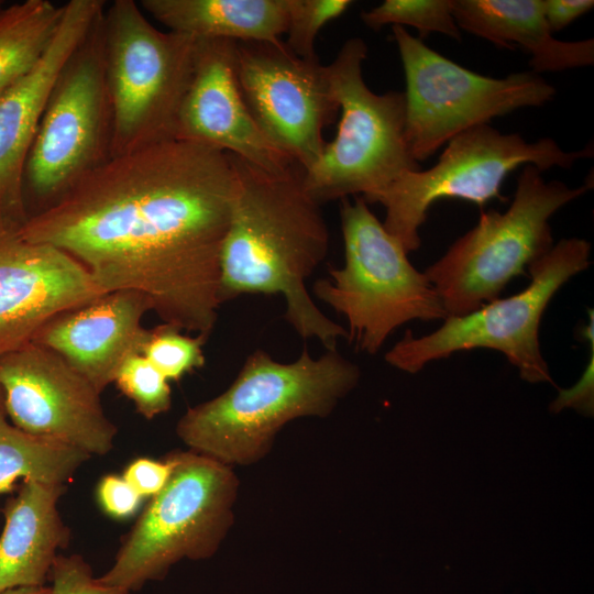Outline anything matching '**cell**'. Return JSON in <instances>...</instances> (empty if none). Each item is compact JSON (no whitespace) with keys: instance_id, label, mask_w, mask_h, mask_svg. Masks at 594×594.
<instances>
[{"instance_id":"cell-3","label":"cell","mask_w":594,"mask_h":594,"mask_svg":"<svg viewBox=\"0 0 594 594\" xmlns=\"http://www.w3.org/2000/svg\"><path fill=\"white\" fill-rule=\"evenodd\" d=\"M360 376L337 349L314 359L305 348L290 363L258 349L223 393L186 410L176 435L189 450L220 463L252 465L271 452L287 422L329 416Z\"/></svg>"},{"instance_id":"cell-6","label":"cell","mask_w":594,"mask_h":594,"mask_svg":"<svg viewBox=\"0 0 594 594\" xmlns=\"http://www.w3.org/2000/svg\"><path fill=\"white\" fill-rule=\"evenodd\" d=\"M343 267L318 279L316 297L348 321V339L356 349L376 353L388 336L411 320H439L447 314L425 273L384 228L361 196L341 199Z\"/></svg>"},{"instance_id":"cell-7","label":"cell","mask_w":594,"mask_h":594,"mask_svg":"<svg viewBox=\"0 0 594 594\" xmlns=\"http://www.w3.org/2000/svg\"><path fill=\"white\" fill-rule=\"evenodd\" d=\"M590 185L571 188L546 182L541 170L525 165L505 212H481L477 224L460 237L425 275L448 316H463L498 298L553 246L550 218L581 197Z\"/></svg>"},{"instance_id":"cell-18","label":"cell","mask_w":594,"mask_h":594,"mask_svg":"<svg viewBox=\"0 0 594 594\" xmlns=\"http://www.w3.org/2000/svg\"><path fill=\"white\" fill-rule=\"evenodd\" d=\"M147 311L151 305L138 292L106 293L52 318L32 341L59 354L101 394L123 361L141 353L148 332L141 321Z\"/></svg>"},{"instance_id":"cell-14","label":"cell","mask_w":594,"mask_h":594,"mask_svg":"<svg viewBox=\"0 0 594 594\" xmlns=\"http://www.w3.org/2000/svg\"><path fill=\"white\" fill-rule=\"evenodd\" d=\"M0 386L7 418L19 429L91 457L113 449L118 428L101 394L56 352L31 340L0 354Z\"/></svg>"},{"instance_id":"cell-35","label":"cell","mask_w":594,"mask_h":594,"mask_svg":"<svg viewBox=\"0 0 594 594\" xmlns=\"http://www.w3.org/2000/svg\"><path fill=\"white\" fill-rule=\"evenodd\" d=\"M2 3L3 2L0 0V10L4 7Z\"/></svg>"},{"instance_id":"cell-31","label":"cell","mask_w":594,"mask_h":594,"mask_svg":"<svg viewBox=\"0 0 594 594\" xmlns=\"http://www.w3.org/2000/svg\"><path fill=\"white\" fill-rule=\"evenodd\" d=\"M594 341H591V359L580 381L569 389H561L559 396L551 403V413L558 414L563 408L572 407L585 416L594 411Z\"/></svg>"},{"instance_id":"cell-13","label":"cell","mask_w":594,"mask_h":594,"mask_svg":"<svg viewBox=\"0 0 594 594\" xmlns=\"http://www.w3.org/2000/svg\"><path fill=\"white\" fill-rule=\"evenodd\" d=\"M234 69L242 97L265 135L304 172L320 157L323 130L336 118L327 66L277 42H235Z\"/></svg>"},{"instance_id":"cell-25","label":"cell","mask_w":594,"mask_h":594,"mask_svg":"<svg viewBox=\"0 0 594 594\" xmlns=\"http://www.w3.org/2000/svg\"><path fill=\"white\" fill-rule=\"evenodd\" d=\"M208 338L190 337L182 330L162 323L148 330L142 345L143 354L168 381H179L205 365L202 346Z\"/></svg>"},{"instance_id":"cell-32","label":"cell","mask_w":594,"mask_h":594,"mask_svg":"<svg viewBox=\"0 0 594 594\" xmlns=\"http://www.w3.org/2000/svg\"><path fill=\"white\" fill-rule=\"evenodd\" d=\"M593 7V0H543L544 19L552 34L571 24Z\"/></svg>"},{"instance_id":"cell-5","label":"cell","mask_w":594,"mask_h":594,"mask_svg":"<svg viewBox=\"0 0 594 594\" xmlns=\"http://www.w3.org/2000/svg\"><path fill=\"white\" fill-rule=\"evenodd\" d=\"M101 31L111 157L175 140L198 38L156 29L133 0L106 6Z\"/></svg>"},{"instance_id":"cell-1","label":"cell","mask_w":594,"mask_h":594,"mask_svg":"<svg viewBox=\"0 0 594 594\" xmlns=\"http://www.w3.org/2000/svg\"><path fill=\"white\" fill-rule=\"evenodd\" d=\"M238 191L231 154L168 140L111 157L18 232L70 255L103 294L138 292L163 323L208 338Z\"/></svg>"},{"instance_id":"cell-21","label":"cell","mask_w":594,"mask_h":594,"mask_svg":"<svg viewBox=\"0 0 594 594\" xmlns=\"http://www.w3.org/2000/svg\"><path fill=\"white\" fill-rule=\"evenodd\" d=\"M168 31L197 38L277 42L286 33L287 0H141Z\"/></svg>"},{"instance_id":"cell-2","label":"cell","mask_w":594,"mask_h":594,"mask_svg":"<svg viewBox=\"0 0 594 594\" xmlns=\"http://www.w3.org/2000/svg\"><path fill=\"white\" fill-rule=\"evenodd\" d=\"M231 156L239 191L220 252V302L280 294L285 319L302 339L337 349L348 330L329 319L306 288L327 255L329 231L320 204L304 187V170L272 173Z\"/></svg>"},{"instance_id":"cell-26","label":"cell","mask_w":594,"mask_h":594,"mask_svg":"<svg viewBox=\"0 0 594 594\" xmlns=\"http://www.w3.org/2000/svg\"><path fill=\"white\" fill-rule=\"evenodd\" d=\"M169 381L141 353L121 364L114 384L146 419L164 414L172 406Z\"/></svg>"},{"instance_id":"cell-28","label":"cell","mask_w":594,"mask_h":594,"mask_svg":"<svg viewBox=\"0 0 594 594\" xmlns=\"http://www.w3.org/2000/svg\"><path fill=\"white\" fill-rule=\"evenodd\" d=\"M47 594H130L128 590L102 583L94 576L87 561L79 554L56 558Z\"/></svg>"},{"instance_id":"cell-23","label":"cell","mask_w":594,"mask_h":594,"mask_svg":"<svg viewBox=\"0 0 594 594\" xmlns=\"http://www.w3.org/2000/svg\"><path fill=\"white\" fill-rule=\"evenodd\" d=\"M64 4L25 0L0 10V94L26 74L51 43Z\"/></svg>"},{"instance_id":"cell-17","label":"cell","mask_w":594,"mask_h":594,"mask_svg":"<svg viewBox=\"0 0 594 594\" xmlns=\"http://www.w3.org/2000/svg\"><path fill=\"white\" fill-rule=\"evenodd\" d=\"M103 293L62 250L0 229V354L33 339L52 318Z\"/></svg>"},{"instance_id":"cell-29","label":"cell","mask_w":594,"mask_h":594,"mask_svg":"<svg viewBox=\"0 0 594 594\" xmlns=\"http://www.w3.org/2000/svg\"><path fill=\"white\" fill-rule=\"evenodd\" d=\"M143 497L125 481L116 474L105 475L97 486V501L100 508L110 517L124 519L133 516Z\"/></svg>"},{"instance_id":"cell-19","label":"cell","mask_w":594,"mask_h":594,"mask_svg":"<svg viewBox=\"0 0 594 594\" xmlns=\"http://www.w3.org/2000/svg\"><path fill=\"white\" fill-rule=\"evenodd\" d=\"M65 490V485L23 481L16 496L6 505L0 536V593L45 586L57 551L67 547L70 537L58 510Z\"/></svg>"},{"instance_id":"cell-16","label":"cell","mask_w":594,"mask_h":594,"mask_svg":"<svg viewBox=\"0 0 594 594\" xmlns=\"http://www.w3.org/2000/svg\"><path fill=\"white\" fill-rule=\"evenodd\" d=\"M102 0L64 3L56 32L35 65L0 94V228L19 230L29 213L26 157L57 78L103 11Z\"/></svg>"},{"instance_id":"cell-12","label":"cell","mask_w":594,"mask_h":594,"mask_svg":"<svg viewBox=\"0 0 594 594\" xmlns=\"http://www.w3.org/2000/svg\"><path fill=\"white\" fill-rule=\"evenodd\" d=\"M102 12L57 78L26 157L24 199L31 194L40 204L37 211L111 158Z\"/></svg>"},{"instance_id":"cell-24","label":"cell","mask_w":594,"mask_h":594,"mask_svg":"<svg viewBox=\"0 0 594 594\" xmlns=\"http://www.w3.org/2000/svg\"><path fill=\"white\" fill-rule=\"evenodd\" d=\"M363 23L378 31L387 24L413 26L419 38L440 33L461 41L462 34L453 16V0H385L371 10L362 11Z\"/></svg>"},{"instance_id":"cell-34","label":"cell","mask_w":594,"mask_h":594,"mask_svg":"<svg viewBox=\"0 0 594 594\" xmlns=\"http://www.w3.org/2000/svg\"><path fill=\"white\" fill-rule=\"evenodd\" d=\"M1 418H7V415H6V407H4V396L0 386V419Z\"/></svg>"},{"instance_id":"cell-9","label":"cell","mask_w":594,"mask_h":594,"mask_svg":"<svg viewBox=\"0 0 594 594\" xmlns=\"http://www.w3.org/2000/svg\"><path fill=\"white\" fill-rule=\"evenodd\" d=\"M592 156V145L569 152L551 138L527 142L519 134L481 124L452 138L429 169L404 173L364 200L385 208V230L409 253L419 249V228L437 200L462 199L482 209L491 200L507 201L502 184L521 165H534L541 172L554 166L570 168Z\"/></svg>"},{"instance_id":"cell-10","label":"cell","mask_w":594,"mask_h":594,"mask_svg":"<svg viewBox=\"0 0 594 594\" xmlns=\"http://www.w3.org/2000/svg\"><path fill=\"white\" fill-rule=\"evenodd\" d=\"M590 255L586 240H560L528 267L530 283L524 290L470 314L448 316L439 329L420 338L408 330L385 354V361L398 370L417 373L427 363L455 352L492 349L503 353L522 380L553 384L540 350L541 317L561 286L588 267Z\"/></svg>"},{"instance_id":"cell-22","label":"cell","mask_w":594,"mask_h":594,"mask_svg":"<svg viewBox=\"0 0 594 594\" xmlns=\"http://www.w3.org/2000/svg\"><path fill=\"white\" fill-rule=\"evenodd\" d=\"M67 443L29 433L0 419V494L19 479L65 485L90 458Z\"/></svg>"},{"instance_id":"cell-4","label":"cell","mask_w":594,"mask_h":594,"mask_svg":"<svg viewBox=\"0 0 594 594\" xmlns=\"http://www.w3.org/2000/svg\"><path fill=\"white\" fill-rule=\"evenodd\" d=\"M172 475L152 497L99 581L129 592L163 580L183 559L205 560L234 522L239 479L232 466L191 450L168 455Z\"/></svg>"},{"instance_id":"cell-20","label":"cell","mask_w":594,"mask_h":594,"mask_svg":"<svg viewBox=\"0 0 594 594\" xmlns=\"http://www.w3.org/2000/svg\"><path fill=\"white\" fill-rule=\"evenodd\" d=\"M460 30L503 48L530 55L535 74L562 72L594 63V40L553 37L543 13V0H453Z\"/></svg>"},{"instance_id":"cell-33","label":"cell","mask_w":594,"mask_h":594,"mask_svg":"<svg viewBox=\"0 0 594 594\" xmlns=\"http://www.w3.org/2000/svg\"><path fill=\"white\" fill-rule=\"evenodd\" d=\"M50 587L40 586V587H15L7 590L0 594H47Z\"/></svg>"},{"instance_id":"cell-8","label":"cell","mask_w":594,"mask_h":594,"mask_svg":"<svg viewBox=\"0 0 594 594\" xmlns=\"http://www.w3.org/2000/svg\"><path fill=\"white\" fill-rule=\"evenodd\" d=\"M367 45L348 38L327 65L341 113L337 134L326 142L319 160L302 175L306 191L318 204L381 191L420 165L405 136L404 91H372L363 78Z\"/></svg>"},{"instance_id":"cell-30","label":"cell","mask_w":594,"mask_h":594,"mask_svg":"<svg viewBox=\"0 0 594 594\" xmlns=\"http://www.w3.org/2000/svg\"><path fill=\"white\" fill-rule=\"evenodd\" d=\"M172 471L173 463L167 455L163 461L138 458L127 465L122 476L144 498L158 494Z\"/></svg>"},{"instance_id":"cell-11","label":"cell","mask_w":594,"mask_h":594,"mask_svg":"<svg viewBox=\"0 0 594 594\" xmlns=\"http://www.w3.org/2000/svg\"><path fill=\"white\" fill-rule=\"evenodd\" d=\"M406 89L405 136L416 162L461 132L526 107H540L556 88L534 72L493 78L472 72L393 25Z\"/></svg>"},{"instance_id":"cell-27","label":"cell","mask_w":594,"mask_h":594,"mask_svg":"<svg viewBox=\"0 0 594 594\" xmlns=\"http://www.w3.org/2000/svg\"><path fill=\"white\" fill-rule=\"evenodd\" d=\"M350 0H287V47L305 59H317L316 37L327 23L342 15Z\"/></svg>"},{"instance_id":"cell-15","label":"cell","mask_w":594,"mask_h":594,"mask_svg":"<svg viewBox=\"0 0 594 594\" xmlns=\"http://www.w3.org/2000/svg\"><path fill=\"white\" fill-rule=\"evenodd\" d=\"M234 43L198 38L175 140L234 155L267 172H287L298 165L265 135L242 97L234 69Z\"/></svg>"}]
</instances>
